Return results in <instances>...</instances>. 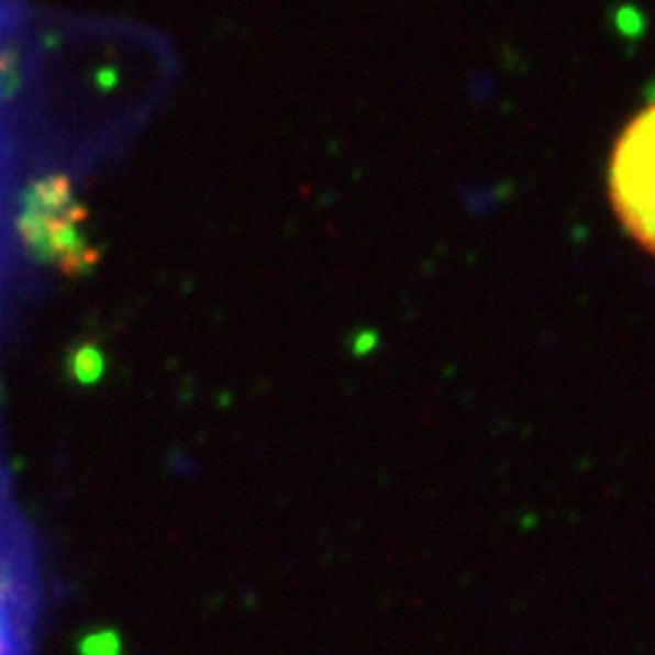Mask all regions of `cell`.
Returning <instances> with one entry per match:
<instances>
[{"label":"cell","mask_w":655,"mask_h":655,"mask_svg":"<svg viewBox=\"0 0 655 655\" xmlns=\"http://www.w3.org/2000/svg\"><path fill=\"white\" fill-rule=\"evenodd\" d=\"M88 211L75 197L66 175L31 180L20 197L16 233L27 254L66 276H82L99 263V252L85 233Z\"/></svg>","instance_id":"1"},{"label":"cell","mask_w":655,"mask_h":655,"mask_svg":"<svg viewBox=\"0 0 655 655\" xmlns=\"http://www.w3.org/2000/svg\"><path fill=\"white\" fill-rule=\"evenodd\" d=\"M609 186L623 227L655 254V101L629 123L614 145Z\"/></svg>","instance_id":"2"},{"label":"cell","mask_w":655,"mask_h":655,"mask_svg":"<svg viewBox=\"0 0 655 655\" xmlns=\"http://www.w3.org/2000/svg\"><path fill=\"white\" fill-rule=\"evenodd\" d=\"M71 371L80 382H93L99 380V375L104 371V358L96 347H80L75 355H71Z\"/></svg>","instance_id":"3"},{"label":"cell","mask_w":655,"mask_h":655,"mask_svg":"<svg viewBox=\"0 0 655 655\" xmlns=\"http://www.w3.org/2000/svg\"><path fill=\"white\" fill-rule=\"evenodd\" d=\"M85 655H121V647H118V640L112 634H99L88 636L82 645Z\"/></svg>","instance_id":"4"}]
</instances>
